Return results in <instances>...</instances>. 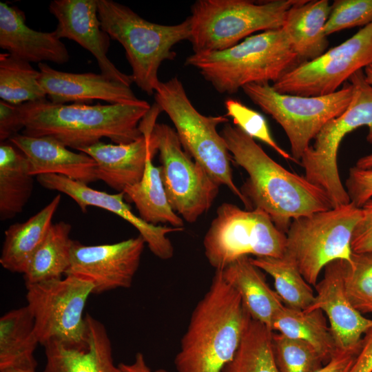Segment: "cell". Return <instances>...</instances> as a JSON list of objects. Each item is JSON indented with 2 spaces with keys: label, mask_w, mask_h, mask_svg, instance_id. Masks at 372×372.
Here are the masks:
<instances>
[{
  "label": "cell",
  "mask_w": 372,
  "mask_h": 372,
  "mask_svg": "<svg viewBox=\"0 0 372 372\" xmlns=\"http://www.w3.org/2000/svg\"><path fill=\"white\" fill-rule=\"evenodd\" d=\"M220 134L233 160L249 175L240 189L247 209L262 210L286 234L293 220L332 208L321 189L276 163L238 127L227 123Z\"/></svg>",
  "instance_id": "cell-1"
},
{
  "label": "cell",
  "mask_w": 372,
  "mask_h": 372,
  "mask_svg": "<svg viewBox=\"0 0 372 372\" xmlns=\"http://www.w3.org/2000/svg\"><path fill=\"white\" fill-rule=\"evenodd\" d=\"M17 107L23 134L50 136L77 151L103 138L115 144L139 139L143 136L139 124L151 108L149 105L54 104L48 99Z\"/></svg>",
  "instance_id": "cell-2"
},
{
  "label": "cell",
  "mask_w": 372,
  "mask_h": 372,
  "mask_svg": "<svg viewBox=\"0 0 372 372\" xmlns=\"http://www.w3.org/2000/svg\"><path fill=\"white\" fill-rule=\"evenodd\" d=\"M249 316L238 291L216 270L181 338L176 371L222 372L239 347Z\"/></svg>",
  "instance_id": "cell-3"
},
{
  "label": "cell",
  "mask_w": 372,
  "mask_h": 372,
  "mask_svg": "<svg viewBox=\"0 0 372 372\" xmlns=\"http://www.w3.org/2000/svg\"><path fill=\"white\" fill-rule=\"evenodd\" d=\"M299 64L282 28L251 35L224 50L193 53L185 61L218 92L229 94L251 83H273Z\"/></svg>",
  "instance_id": "cell-4"
},
{
  "label": "cell",
  "mask_w": 372,
  "mask_h": 372,
  "mask_svg": "<svg viewBox=\"0 0 372 372\" xmlns=\"http://www.w3.org/2000/svg\"><path fill=\"white\" fill-rule=\"evenodd\" d=\"M97 5L102 29L125 50L133 82L146 94H153L161 82L160 65L175 59L172 48L176 44L189 39V18L176 25H163L148 21L112 0H97Z\"/></svg>",
  "instance_id": "cell-5"
},
{
  "label": "cell",
  "mask_w": 372,
  "mask_h": 372,
  "mask_svg": "<svg viewBox=\"0 0 372 372\" xmlns=\"http://www.w3.org/2000/svg\"><path fill=\"white\" fill-rule=\"evenodd\" d=\"M299 0H198L189 17L194 53L230 48L255 32L282 28Z\"/></svg>",
  "instance_id": "cell-6"
},
{
  "label": "cell",
  "mask_w": 372,
  "mask_h": 372,
  "mask_svg": "<svg viewBox=\"0 0 372 372\" xmlns=\"http://www.w3.org/2000/svg\"><path fill=\"white\" fill-rule=\"evenodd\" d=\"M155 103L173 123L184 150L220 186H226L247 207V201L233 180L231 154L217 131L226 124V116H205L189 100L176 76L161 82L154 93Z\"/></svg>",
  "instance_id": "cell-7"
},
{
  "label": "cell",
  "mask_w": 372,
  "mask_h": 372,
  "mask_svg": "<svg viewBox=\"0 0 372 372\" xmlns=\"http://www.w3.org/2000/svg\"><path fill=\"white\" fill-rule=\"evenodd\" d=\"M361 216V207L351 202L293 220L286 232L285 256L316 286L327 265L351 261L352 235Z\"/></svg>",
  "instance_id": "cell-8"
},
{
  "label": "cell",
  "mask_w": 372,
  "mask_h": 372,
  "mask_svg": "<svg viewBox=\"0 0 372 372\" xmlns=\"http://www.w3.org/2000/svg\"><path fill=\"white\" fill-rule=\"evenodd\" d=\"M353 93L350 103L340 116L330 120L316 135L300 159L305 178L328 196L332 207L351 203L341 182L338 167V152L349 133L362 126L368 128L366 140L372 143V85L365 79L363 70L349 79Z\"/></svg>",
  "instance_id": "cell-9"
},
{
  "label": "cell",
  "mask_w": 372,
  "mask_h": 372,
  "mask_svg": "<svg viewBox=\"0 0 372 372\" xmlns=\"http://www.w3.org/2000/svg\"><path fill=\"white\" fill-rule=\"evenodd\" d=\"M205 255L211 267L222 270L236 260L249 255L285 256L286 234L260 209H242L223 203L204 237Z\"/></svg>",
  "instance_id": "cell-10"
},
{
  "label": "cell",
  "mask_w": 372,
  "mask_h": 372,
  "mask_svg": "<svg viewBox=\"0 0 372 372\" xmlns=\"http://www.w3.org/2000/svg\"><path fill=\"white\" fill-rule=\"evenodd\" d=\"M242 90L282 127L298 163L324 125L346 110L353 93L349 82L332 94L318 96L279 93L269 83H251Z\"/></svg>",
  "instance_id": "cell-11"
},
{
  "label": "cell",
  "mask_w": 372,
  "mask_h": 372,
  "mask_svg": "<svg viewBox=\"0 0 372 372\" xmlns=\"http://www.w3.org/2000/svg\"><path fill=\"white\" fill-rule=\"evenodd\" d=\"M27 306L34 322L39 344L56 341L83 349L87 347V324L83 310L93 285L81 278L65 275L25 286Z\"/></svg>",
  "instance_id": "cell-12"
},
{
  "label": "cell",
  "mask_w": 372,
  "mask_h": 372,
  "mask_svg": "<svg viewBox=\"0 0 372 372\" xmlns=\"http://www.w3.org/2000/svg\"><path fill=\"white\" fill-rule=\"evenodd\" d=\"M161 163V177L172 209L187 223L207 211L220 185L183 148L176 130L156 123L152 130Z\"/></svg>",
  "instance_id": "cell-13"
},
{
  "label": "cell",
  "mask_w": 372,
  "mask_h": 372,
  "mask_svg": "<svg viewBox=\"0 0 372 372\" xmlns=\"http://www.w3.org/2000/svg\"><path fill=\"white\" fill-rule=\"evenodd\" d=\"M372 64V22L317 59L299 64L272 84L282 94H332L357 71Z\"/></svg>",
  "instance_id": "cell-14"
},
{
  "label": "cell",
  "mask_w": 372,
  "mask_h": 372,
  "mask_svg": "<svg viewBox=\"0 0 372 372\" xmlns=\"http://www.w3.org/2000/svg\"><path fill=\"white\" fill-rule=\"evenodd\" d=\"M145 244L140 235L116 243L97 245H85L74 240L70 265L65 275L91 282L95 294L130 288Z\"/></svg>",
  "instance_id": "cell-15"
},
{
  "label": "cell",
  "mask_w": 372,
  "mask_h": 372,
  "mask_svg": "<svg viewBox=\"0 0 372 372\" xmlns=\"http://www.w3.org/2000/svg\"><path fill=\"white\" fill-rule=\"evenodd\" d=\"M162 110L154 103L139 124L143 136L135 141L120 144L100 141L78 150L96 162L98 180L123 192L141 179L148 156L158 152L152 130Z\"/></svg>",
  "instance_id": "cell-16"
},
{
  "label": "cell",
  "mask_w": 372,
  "mask_h": 372,
  "mask_svg": "<svg viewBox=\"0 0 372 372\" xmlns=\"http://www.w3.org/2000/svg\"><path fill=\"white\" fill-rule=\"evenodd\" d=\"M37 179L42 187L70 196L84 213L87 212L89 206H92L120 216L138 230L151 252L158 258L168 260L173 256L174 247L167 235L183 229L156 226L145 222L134 214L129 205L125 202L123 192L108 194L59 174H41L37 176Z\"/></svg>",
  "instance_id": "cell-17"
},
{
  "label": "cell",
  "mask_w": 372,
  "mask_h": 372,
  "mask_svg": "<svg viewBox=\"0 0 372 372\" xmlns=\"http://www.w3.org/2000/svg\"><path fill=\"white\" fill-rule=\"evenodd\" d=\"M49 10L57 21L54 31L60 39L76 42L94 56L102 74L131 86L132 75L120 71L107 56L110 37L101 28L97 0H53Z\"/></svg>",
  "instance_id": "cell-18"
},
{
  "label": "cell",
  "mask_w": 372,
  "mask_h": 372,
  "mask_svg": "<svg viewBox=\"0 0 372 372\" xmlns=\"http://www.w3.org/2000/svg\"><path fill=\"white\" fill-rule=\"evenodd\" d=\"M344 260H335L324 267L316 293L306 310L320 309L327 316L337 351L348 350L362 344V335L372 329V319L359 312L350 302L344 282Z\"/></svg>",
  "instance_id": "cell-19"
},
{
  "label": "cell",
  "mask_w": 372,
  "mask_h": 372,
  "mask_svg": "<svg viewBox=\"0 0 372 372\" xmlns=\"http://www.w3.org/2000/svg\"><path fill=\"white\" fill-rule=\"evenodd\" d=\"M38 67L39 81L48 100L54 104L90 105L99 100L109 104L149 105L137 98L130 86L113 81L101 73L62 72L45 63H39Z\"/></svg>",
  "instance_id": "cell-20"
},
{
  "label": "cell",
  "mask_w": 372,
  "mask_h": 372,
  "mask_svg": "<svg viewBox=\"0 0 372 372\" xmlns=\"http://www.w3.org/2000/svg\"><path fill=\"white\" fill-rule=\"evenodd\" d=\"M24 12L0 2V48L29 63L52 62L62 65L70 56L54 31L41 32L29 28Z\"/></svg>",
  "instance_id": "cell-21"
},
{
  "label": "cell",
  "mask_w": 372,
  "mask_h": 372,
  "mask_svg": "<svg viewBox=\"0 0 372 372\" xmlns=\"http://www.w3.org/2000/svg\"><path fill=\"white\" fill-rule=\"evenodd\" d=\"M9 141L26 157L32 176L59 174L87 185L98 180L96 164L92 157L69 150L54 138L17 134Z\"/></svg>",
  "instance_id": "cell-22"
},
{
  "label": "cell",
  "mask_w": 372,
  "mask_h": 372,
  "mask_svg": "<svg viewBox=\"0 0 372 372\" xmlns=\"http://www.w3.org/2000/svg\"><path fill=\"white\" fill-rule=\"evenodd\" d=\"M87 347H69L56 341L43 347L45 365L42 372H122L115 365L110 337L105 326L89 313Z\"/></svg>",
  "instance_id": "cell-23"
},
{
  "label": "cell",
  "mask_w": 372,
  "mask_h": 372,
  "mask_svg": "<svg viewBox=\"0 0 372 372\" xmlns=\"http://www.w3.org/2000/svg\"><path fill=\"white\" fill-rule=\"evenodd\" d=\"M331 10L327 0H299L288 10L282 28L300 64L325 52L329 41L324 29Z\"/></svg>",
  "instance_id": "cell-24"
},
{
  "label": "cell",
  "mask_w": 372,
  "mask_h": 372,
  "mask_svg": "<svg viewBox=\"0 0 372 372\" xmlns=\"http://www.w3.org/2000/svg\"><path fill=\"white\" fill-rule=\"evenodd\" d=\"M220 271L238 291L250 316L272 330L273 320L285 305L267 284L262 270L252 263L250 257L244 256Z\"/></svg>",
  "instance_id": "cell-25"
},
{
  "label": "cell",
  "mask_w": 372,
  "mask_h": 372,
  "mask_svg": "<svg viewBox=\"0 0 372 372\" xmlns=\"http://www.w3.org/2000/svg\"><path fill=\"white\" fill-rule=\"evenodd\" d=\"M61 202L56 195L46 206L23 223L10 225L4 232L0 264L11 272L24 273L33 254L52 225Z\"/></svg>",
  "instance_id": "cell-26"
},
{
  "label": "cell",
  "mask_w": 372,
  "mask_h": 372,
  "mask_svg": "<svg viewBox=\"0 0 372 372\" xmlns=\"http://www.w3.org/2000/svg\"><path fill=\"white\" fill-rule=\"evenodd\" d=\"M38 344L34 318L27 305L6 313L0 318V370L36 369L34 352Z\"/></svg>",
  "instance_id": "cell-27"
},
{
  "label": "cell",
  "mask_w": 372,
  "mask_h": 372,
  "mask_svg": "<svg viewBox=\"0 0 372 372\" xmlns=\"http://www.w3.org/2000/svg\"><path fill=\"white\" fill-rule=\"evenodd\" d=\"M26 157L11 143L0 145V219L9 220L22 212L34 187Z\"/></svg>",
  "instance_id": "cell-28"
},
{
  "label": "cell",
  "mask_w": 372,
  "mask_h": 372,
  "mask_svg": "<svg viewBox=\"0 0 372 372\" xmlns=\"http://www.w3.org/2000/svg\"><path fill=\"white\" fill-rule=\"evenodd\" d=\"M154 156H149L141 179L123 192L125 198L134 203L140 217L153 225L169 224L183 229L184 220L171 207L163 185L161 167L153 164Z\"/></svg>",
  "instance_id": "cell-29"
},
{
  "label": "cell",
  "mask_w": 372,
  "mask_h": 372,
  "mask_svg": "<svg viewBox=\"0 0 372 372\" xmlns=\"http://www.w3.org/2000/svg\"><path fill=\"white\" fill-rule=\"evenodd\" d=\"M274 330L310 344L324 364L337 352L330 326L320 309L301 310L284 306L273 320L272 331Z\"/></svg>",
  "instance_id": "cell-30"
},
{
  "label": "cell",
  "mask_w": 372,
  "mask_h": 372,
  "mask_svg": "<svg viewBox=\"0 0 372 372\" xmlns=\"http://www.w3.org/2000/svg\"><path fill=\"white\" fill-rule=\"evenodd\" d=\"M71 229L70 224L64 221L52 224L23 273L25 286L60 279L65 275L74 242L70 238Z\"/></svg>",
  "instance_id": "cell-31"
},
{
  "label": "cell",
  "mask_w": 372,
  "mask_h": 372,
  "mask_svg": "<svg viewBox=\"0 0 372 372\" xmlns=\"http://www.w3.org/2000/svg\"><path fill=\"white\" fill-rule=\"evenodd\" d=\"M272 335L271 329L249 315L239 347L222 372H279L273 353Z\"/></svg>",
  "instance_id": "cell-32"
},
{
  "label": "cell",
  "mask_w": 372,
  "mask_h": 372,
  "mask_svg": "<svg viewBox=\"0 0 372 372\" xmlns=\"http://www.w3.org/2000/svg\"><path fill=\"white\" fill-rule=\"evenodd\" d=\"M39 70L8 52L0 54V97L13 105L47 99Z\"/></svg>",
  "instance_id": "cell-33"
},
{
  "label": "cell",
  "mask_w": 372,
  "mask_h": 372,
  "mask_svg": "<svg viewBox=\"0 0 372 372\" xmlns=\"http://www.w3.org/2000/svg\"><path fill=\"white\" fill-rule=\"evenodd\" d=\"M251 260L273 278L275 291L285 306L304 310L313 303L316 293L291 260L284 256L251 258Z\"/></svg>",
  "instance_id": "cell-34"
},
{
  "label": "cell",
  "mask_w": 372,
  "mask_h": 372,
  "mask_svg": "<svg viewBox=\"0 0 372 372\" xmlns=\"http://www.w3.org/2000/svg\"><path fill=\"white\" fill-rule=\"evenodd\" d=\"M272 348L279 372H316L324 364L310 344L280 333L273 332Z\"/></svg>",
  "instance_id": "cell-35"
},
{
  "label": "cell",
  "mask_w": 372,
  "mask_h": 372,
  "mask_svg": "<svg viewBox=\"0 0 372 372\" xmlns=\"http://www.w3.org/2000/svg\"><path fill=\"white\" fill-rule=\"evenodd\" d=\"M344 282L347 296L361 313H372V253H353L344 262Z\"/></svg>",
  "instance_id": "cell-36"
},
{
  "label": "cell",
  "mask_w": 372,
  "mask_h": 372,
  "mask_svg": "<svg viewBox=\"0 0 372 372\" xmlns=\"http://www.w3.org/2000/svg\"><path fill=\"white\" fill-rule=\"evenodd\" d=\"M225 107L227 116L231 117L234 124L246 134L265 143L285 159L298 163L293 156L279 146L273 138L268 123L261 114L234 99H227Z\"/></svg>",
  "instance_id": "cell-37"
},
{
  "label": "cell",
  "mask_w": 372,
  "mask_h": 372,
  "mask_svg": "<svg viewBox=\"0 0 372 372\" xmlns=\"http://www.w3.org/2000/svg\"><path fill=\"white\" fill-rule=\"evenodd\" d=\"M372 22V0H335L324 25L327 36Z\"/></svg>",
  "instance_id": "cell-38"
},
{
  "label": "cell",
  "mask_w": 372,
  "mask_h": 372,
  "mask_svg": "<svg viewBox=\"0 0 372 372\" xmlns=\"http://www.w3.org/2000/svg\"><path fill=\"white\" fill-rule=\"evenodd\" d=\"M345 185L350 201L361 207L372 198V168L351 167Z\"/></svg>",
  "instance_id": "cell-39"
},
{
  "label": "cell",
  "mask_w": 372,
  "mask_h": 372,
  "mask_svg": "<svg viewBox=\"0 0 372 372\" xmlns=\"http://www.w3.org/2000/svg\"><path fill=\"white\" fill-rule=\"evenodd\" d=\"M362 216L352 235L353 253H372V198L362 207Z\"/></svg>",
  "instance_id": "cell-40"
},
{
  "label": "cell",
  "mask_w": 372,
  "mask_h": 372,
  "mask_svg": "<svg viewBox=\"0 0 372 372\" xmlns=\"http://www.w3.org/2000/svg\"><path fill=\"white\" fill-rule=\"evenodd\" d=\"M23 129L19 116L17 105L3 101H0V141L1 143L9 140Z\"/></svg>",
  "instance_id": "cell-41"
},
{
  "label": "cell",
  "mask_w": 372,
  "mask_h": 372,
  "mask_svg": "<svg viewBox=\"0 0 372 372\" xmlns=\"http://www.w3.org/2000/svg\"><path fill=\"white\" fill-rule=\"evenodd\" d=\"M362 344L353 349L337 351L332 358L316 372H350Z\"/></svg>",
  "instance_id": "cell-42"
},
{
  "label": "cell",
  "mask_w": 372,
  "mask_h": 372,
  "mask_svg": "<svg viewBox=\"0 0 372 372\" xmlns=\"http://www.w3.org/2000/svg\"><path fill=\"white\" fill-rule=\"evenodd\" d=\"M350 372H372V329L364 335L362 349Z\"/></svg>",
  "instance_id": "cell-43"
},
{
  "label": "cell",
  "mask_w": 372,
  "mask_h": 372,
  "mask_svg": "<svg viewBox=\"0 0 372 372\" xmlns=\"http://www.w3.org/2000/svg\"><path fill=\"white\" fill-rule=\"evenodd\" d=\"M122 372H167L163 369L152 371L148 366L143 354L138 352L134 361L130 364L120 363L118 364Z\"/></svg>",
  "instance_id": "cell-44"
},
{
  "label": "cell",
  "mask_w": 372,
  "mask_h": 372,
  "mask_svg": "<svg viewBox=\"0 0 372 372\" xmlns=\"http://www.w3.org/2000/svg\"><path fill=\"white\" fill-rule=\"evenodd\" d=\"M355 167L362 169L372 168V154L359 158L356 163Z\"/></svg>",
  "instance_id": "cell-45"
},
{
  "label": "cell",
  "mask_w": 372,
  "mask_h": 372,
  "mask_svg": "<svg viewBox=\"0 0 372 372\" xmlns=\"http://www.w3.org/2000/svg\"><path fill=\"white\" fill-rule=\"evenodd\" d=\"M0 372H37L36 369L23 368V367H9L2 370Z\"/></svg>",
  "instance_id": "cell-46"
},
{
  "label": "cell",
  "mask_w": 372,
  "mask_h": 372,
  "mask_svg": "<svg viewBox=\"0 0 372 372\" xmlns=\"http://www.w3.org/2000/svg\"><path fill=\"white\" fill-rule=\"evenodd\" d=\"M364 73L366 82L372 85V64L366 66L364 69Z\"/></svg>",
  "instance_id": "cell-47"
}]
</instances>
